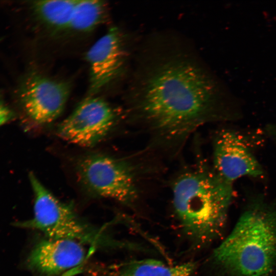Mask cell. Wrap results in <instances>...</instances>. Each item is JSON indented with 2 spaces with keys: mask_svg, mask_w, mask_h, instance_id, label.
I'll return each instance as SVG.
<instances>
[{
  "mask_svg": "<svg viewBox=\"0 0 276 276\" xmlns=\"http://www.w3.org/2000/svg\"><path fill=\"white\" fill-rule=\"evenodd\" d=\"M151 57L140 72L133 113L152 144L177 149L199 127L222 119L224 93L202 66L183 52Z\"/></svg>",
  "mask_w": 276,
  "mask_h": 276,
  "instance_id": "1",
  "label": "cell"
},
{
  "mask_svg": "<svg viewBox=\"0 0 276 276\" xmlns=\"http://www.w3.org/2000/svg\"><path fill=\"white\" fill-rule=\"evenodd\" d=\"M172 192L180 225L195 245L209 244L220 235L232 198V183L214 169H197L178 176Z\"/></svg>",
  "mask_w": 276,
  "mask_h": 276,
  "instance_id": "2",
  "label": "cell"
},
{
  "mask_svg": "<svg viewBox=\"0 0 276 276\" xmlns=\"http://www.w3.org/2000/svg\"><path fill=\"white\" fill-rule=\"evenodd\" d=\"M234 276H267L276 268V210L258 205L246 211L214 252Z\"/></svg>",
  "mask_w": 276,
  "mask_h": 276,
  "instance_id": "3",
  "label": "cell"
},
{
  "mask_svg": "<svg viewBox=\"0 0 276 276\" xmlns=\"http://www.w3.org/2000/svg\"><path fill=\"white\" fill-rule=\"evenodd\" d=\"M29 178L34 195L33 217L14 223L15 226L37 229L48 238L73 240L95 248L130 246L82 219L72 203L58 199L33 173H29Z\"/></svg>",
  "mask_w": 276,
  "mask_h": 276,
  "instance_id": "4",
  "label": "cell"
},
{
  "mask_svg": "<svg viewBox=\"0 0 276 276\" xmlns=\"http://www.w3.org/2000/svg\"><path fill=\"white\" fill-rule=\"evenodd\" d=\"M78 180L92 196L133 204L139 196L135 171L127 160L95 153L80 157L76 164Z\"/></svg>",
  "mask_w": 276,
  "mask_h": 276,
  "instance_id": "5",
  "label": "cell"
},
{
  "mask_svg": "<svg viewBox=\"0 0 276 276\" xmlns=\"http://www.w3.org/2000/svg\"><path fill=\"white\" fill-rule=\"evenodd\" d=\"M122 114L121 110L104 99L88 96L61 122L56 133L67 142L92 147L108 134Z\"/></svg>",
  "mask_w": 276,
  "mask_h": 276,
  "instance_id": "6",
  "label": "cell"
},
{
  "mask_svg": "<svg viewBox=\"0 0 276 276\" xmlns=\"http://www.w3.org/2000/svg\"><path fill=\"white\" fill-rule=\"evenodd\" d=\"M71 85L36 72L29 74L19 93L24 112L34 123L45 125L62 112L70 95Z\"/></svg>",
  "mask_w": 276,
  "mask_h": 276,
  "instance_id": "7",
  "label": "cell"
},
{
  "mask_svg": "<svg viewBox=\"0 0 276 276\" xmlns=\"http://www.w3.org/2000/svg\"><path fill=\"white\" fill-rule=\"evenodd\" d=\"M89 68L88 96H95L114 80L125 59L123 38L119 29L110 27L87 52Z\"/></svg>",
  "mask_w": 276,
  "mask_h": 276,
  "instance_id": "8",
  "label": "cell"
},
{
  "mask_svg": "<svg viewBox=\"0 0 276 276\" xmlns=\"http://www.w3.org/2000/svg\"><path fill=\"white\" fill-rule=\"evenodd\" d=\"M213 148V169L227 182L232 183L243 176L257 177L263 174L260 164L235 132L227 129L220 131Z\"/></svg>",
  "mask_w": 276,
  "mask_h": 276,
  "instance_id": "9",
  "label": "cell"
},
{
  "mask_svg": "<svg viewBox=\"0 0 276 276\" xmlns=\"http://www.w3.org/2000/svg\"><path fill=\"white\" fill-rule=\"evenodd\" d=\"M86 257L83 245L78 242L46 238L34 246L26 266L46 276H56L81 265Z\"/></svg>",
  "mask_w": 276,
  "mask_h": 276,
  "instance_id": "10",
  "label": "cell"
},
{
  "mask_svg": "<svg viewBox=\"0 0 276 276\" xmlns=\"http://www.w3.org/2000/svg\"><path fill=\"white\" fill-rule=\"evenodd\" d=\"M194 262L167 265L156 259L132 260L119 264L98 266L91 269L92 276H192Z\"/></svg>",
  "mask_w": 276,
  "mask_h": 276,
  "instance_id": "11",
  "label": "cell"
},
{
  "mask_svg": "<svg viewBox=\"0 0 276 276\" xmlns=\"http://www.w3.org/2000/svg\"><path fill=\"white\" fill-rule=\"evenodd\" d=\"M77 0L37 1L31 3L36 18L51 32L68 31Z\"/></svg>",
  "mask_w": 276,
  "mask_h": 276,
  "instance_id": "12",
  "label": "cell"
},
{
  "mask_svg": "<svg viewBox=\"0 0 276 276\" xmlns=\"http://www.w3.org/2000/svg\"><path fill=\"white\" fill-rule=\"evenodd\" d=\"M108 15V5L104 1H77L68 31L89 32L105 22Z\"/></svg>",
  "mask_w": 276,
  "mask_h": 276,
  "instance_id": "13",
  "label": "cell"
},
{
  "mask_svg": "<svg viewBox=\"0 0 276 276\" xmlns=\"http://www.w3.org/2000/svg\"><path fill=\"white\" fill-rule=\"evenodd\" d=\"M14 117V113L6 105L0 95V126L9 122Z\"/></svg>",
  "mask_w": 276,
  "mask_h": 276,
  "instance_id": "14",
  "label": "cell"
}]
</instances>
